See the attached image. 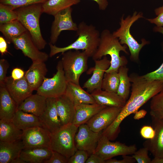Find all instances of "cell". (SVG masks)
Wrapping results in <instances>:
<instances>
[{
	"label": "cell",
	"mask_w": 163,
	"mask_h": 163,
	"mask_svg": "<svg viewBox=\"0 0 163 163\" xmlns=\"http://www.w3.org/2000/svg\"><path fill=\"white\" fill-rule=\"evenodd\" d=\"M39 117L44 128L51 133L56 131L62 126L56 109V98H47L46 109Z\"/></svg>",
	"instance_id": "obj_18"
},
{
	"label": "cell",
	"mask_w": 163,
	"mask_h": 163,
	"mask_svg": "<svg viewBox=\"0 0 163 163\" xmlns=\"http://www.w3.org/2000/svg\"><path fill=\"white\" fill-rule=\"evenodd\" d=\"M153 30L155 32L159 33L163 35V27L155 26L153 28Z\"/></svg>",
	"instance_id": "obj_51"
},
{
	"label": "cell",
	"mask_w": 163,
	"mask_h": 163,
	"mask_svg": "<svg viewBox=\"0 0 163 163\" xmlns=\"http://www.w3.org/2000/svg\"><path fill=\"white\" fill-rule=\"evenodd\" d=\"M163 1V0H162Z\"/></svg>",
	"instance_id": "obj_52"
},
{
	"label": "cell",
	"mask_w": 163,
	"mask_h": 163,
	"mask_svg": "<svg viewBox=\"0 0 163 163\" xmlns=\"http://www.w3.org/2000/svg\"><path fill=\"white\" fill-rule=\"evenodd\" d=\"M11 121L17 127L23 131L36 126L44 127L39 117L21 110H17Z\"/></svg>",
	"instance_id": "obj_26"
},
{
	"label": "cell",
	"mask_w": 163,
	"mask_h": 163,
	"mask_svg": "<svg viewBox=\"0 0 163 163\" xmlns=\"http://www.w3.org/2000/svg\"><path fill=\"white\" fill-rule=\"evenodd\" d=\"M62 54L61 61L67 81L79 85L81 75L88 68V56L85 51L79 50H69Z\"/></svg>",
	"instance_id": "obj_6"
},
{
	"label": "cell",
	"mask_w": 163,
	"mask_h": 163,
	"mask_svg": "<svg viewBox=\"0 0 163 163\" xmlns=\"http://www.w3.org/2000/svg\"><path fill=\"white\" fill-rule=\"evenodd\" d=\"M12 43L16 49L21 50L24 55L30 58L33 62H45L49 56L47 54L40 51L37 47L27 30L13 39Z\"/></svg>",
	"instance_id": "obj_11"
},
{
	"label": "cell",
	"mask_w": 163,
	"mask_h": 163,
	"mask_svg": "<svg viewBox=\"0 0 163 163\" xmlns=\"http://www.w3.org/2000/svg\"><path fill=\"white\" fill-rule=\"evenodd\" d=\"M102 135L100 138L94 153L106 161L119 155H133L137 150L136 145L129 146L120 142H111Z\"/></svg>",
	"instance_id": "obj_9"
},
{
	"label": "cell",
	"mask_w": 163,
	"mask_h": 163,
	"mask_svg": "<svg viewBox=\"0 0 163 163\" xmlns=\"http://www.w3.org/2000/svg\"><path fill=\"white\" fill-rule=\"evenodd\" d=\"M74 103L92 104L96 103L91 94L84 90L80 86L74 83L68 82L65 94Z\"/></svg>",
	"instance_id": "obj_28"
},
{
	"label": "cell",
	"mask_w": 163,
	"mask_h": 163,
	"mask_svg": "<svg viewBox=\"0 0 163 163\" xmlns=\"http://www.w3.org/2000/svg\"><path fill=\"white\" fill-rule=\"evenodd\" d=\"M154 12L156 17L146 18V20L151 23L155 24L156 26L163 27V5L155 9Z\"/></svg>",
	"instance_id": "obj_40"
},
{
	"label": "cell",
	"mask_w": 163,
	"mask_h": 163,
	"mask_svg": "<svg viewBox=\"0 0 163 163\" xmlns=\"http://www.w3.org/2000/svg\"><path fill=\"white\" fill-rule=\"evenodd\" d=\"M123 159L117 160L112 158L105 161V163H133L136 161V160L132 157L127 155H123Z\"/></svg>",
	"instance_id": "obj_44"
},
{
	"label": "cell",
	"mask_w": 163,
	"mask_h": 163,
	"mask_svg": "<svg viewBox=\"0 0 163 163\" xmlns=\"http://www.w3.org/2000/svg\"><path fill=\"white\" fill-rule=\"evenodd\" d=\"M17 18V13L12 6L0 3V24L8 23Z\"/></svg>",
	"instance_id": "obj_35"
},
{
	"label": "cell",
	"mask_w": 163,
	"mask_h": 163,
	"mask_svg": "<svg viewBox=\"0 0 163 163\" xmlns=\"http://www.w3.org/2000/svg\"><path fill=\"white\" fill-rule=\"evenodd\" d=\"M4 85L18 107L26 98L32 94L33 91L24 76L18 80H14L11 76L7 77Z\"/></svg>",
	"instance_id": "obj_16"
},
{
	"label": "cell",
	"mask_w": 163,
	"mask_h": 163,
	"mask_svg": "<svg viewBox=\"0 0 163 163\" xmlns=\"http://www.w3.org/2000/svg\"><path fill=\"white\" fill-rule=\"evenodd\" d=\"M27 31L17 19L8 23L0 24V31L9 43H12L13 39L20 36Z\"/></svg>",
	"instance_id": "obj_31"
},
{
	"label": "cell",
	"mask_w": 163,
	"mask_h": 163,
	"mask_svg": "<svg viewBox=\"0 0 163 163\" xmlns=\"http://www.w3.org/2000/svg\"><path fill=\"white\" fill-rule=\"evenodd\" d=\"M76 36L78 37L73 43L64 47H59L49 43L50 57L56 54L71 50H82L85 51L89 57H92L99 45L100 34L96 27L92 24L88 25L84 21L78 25Z\"/></svg>",
	"instance_id": "obj_2"
},
{
	"label": "cell",
	"mask_w": 163,
	"mask_h": 163,
	"mask_svg": "<svg viewBox=\"0 0 163 163\" xmlns=\"http://www.w3.org/2000/svg\"><path fill=\"white\" fill-rule=\"evenodd\" d=\"M152 119L155 136L152 139H147L143 146L148 148L154 157L163 158V119Z\"/></svg>",
	"instance_id": "obj_19"
},
{
	"label": "cell",
	"mask_w": 163,
	"mask_h": 163,
	"mask_svg": "<svg viewBox=\"0 0 163 163\" xmlns=\"http://www.w3.org/2000/svg\"><path fill=\"white\" fill-rule=\"evenodd\" d=\"M78 127L73 123L68 124L51 133L50 149L60 153L68 159L78 150L75 137Z\"/></svg>",
	"instance_id": "obj_7"
},
{
	"label": "cell",
	"mask_w": 163,
	"mask_h": 163,
	"mask_svg": "<svg viewBox=\"0 0 163 163\" xmlns=\"http://www.w3.org/2000/svg\"><path fill=\"white\" fill-rule=\"evenodd\" d=\"M124 17L123 15L120 19V27L112 34L118 38L121 44H125L128 46L130 53V59L138 62L141 50L144 46L149 44V42L142 38L141 43H138L131 34L130 28L135 22L143 18V13L135 11L132 15H128L125 18Z\"/></svg>",
	"instance_id": "obj_5"
},
{
	"label": "cell",
	"mask_w": 163,
	"mask_h": 163,
	"mask_svg": "<svg viewBox=\"0 0 163 163\" xmlns=\"http://www.w3.org/2000/svg\"><path fill=\"white\" fill-rule=\"evenodd\" d=\"M151 99L150 114L152 118L163 119V89Z\"/></svg>",
	"instance_id": "obj_33"
},
{
	"label": "cell",
	"mask_w": 163,
	"mask_h": 163,
	"mask_svg": "<svg viewBox=\"0 0 163 163\" xmlns=\"http://www.w3.org/2000/svg\"><path fill=\"white\" fill-rule=\"evenodd\" d=\"M41 3L21 7L15 9L18 20L29 32L34 43L40 50L47 44L41 33L40 19L43 13Z\"/></svg>",
	"instance_id": "obj_4"
},
{
	"label": "cell",
	"mask_w": 163,
	"mask_h": 163,
	"mask_svg": "<svg viewBox=\"0 0 163 163\" xmlns=\"http://www.w3.org/2000/svg\"><path fill=\"white\" fill-rule=\"evenodd\" d=\"M57 71L51 78L45 77L37 93L47 98H56L65 93L68 82L65 77L61 61L56 66Z\"/></svg>",
	"instance_id": "obj_8"
},
{
	"label": "cell",
	"mask_w": 163,
	"mask_h": 163,
	"mask_svg": "<svg viewBox=\"0 0 163 163\" xmlns=\"http://www.w3.org/2000/svg\"><path fill=\"white\" fill-rule=\"evenodd\" d=\"M127 48V46L122 45L118 38L115 37L109 30L105 29L100 34L99 45L92 57L94 61L101 59L107 55H110V65L105 72H118L120 67L126 66L127 63L126 57L120 56V55L121 51L128 54Z\"/></svg>",
	"instance_id": "obj_3"
},
{
	"label": "cell",
	"mask_w": 163,
	"mask_h": 163,
	"mask_svg": "<svg viewBox=\"0 0 163 163\" xmlns=\"http://www.w3.org/2000/svg\"><path fill=\"white\" fill-rule=\"evenodd\" d=\"M119 82L120 76L118 72H105L102 82L101 89L117 93Z\"/></svg>",
	"instance_id": "obj_34"
},
{
	"label": "cell",
	"mask_w": 163,
	"mask_h": 163,
	"mask_svg": "<svg viewBox=\"0 0 163 163\" xmlns=\"http://www.w3.org/2000/svg\"><path fill=\"white\" fill-rule=\"evenodd\" d=\"M151 163H163V158L154 157Z\"/></svg>",
	"instance_id": "obj_50"
},
{
	"label": "cell",
	"mask_w": 163,
	"mask_h": 163,
	"mask_svg": "<svg viewBox=\"0 0 163 163\" xmlns=\"http://www.w3.org/2000/svg\"><path fill=\"white\" fill-rule=\"evenodd\" d=\"M162 47L163 52V42L162 43ZM142 76L146 79L150 80L163 81V62L156 70L143 75Z\"/></svg>",
	"instance_id": "obj_39"
},
{
	"label": "cell",
	"mask_w": 163,
	"mask_h": 163,
	"mask_svg": "<svg viewBox=\"0 0 163 163\" xmlns=\"http://www.w3.org/2000/svg\"><path fill=\"white\" fill-rule=\"evenodd\" d=\"M122 108L106 107L95 115L86 123L95 132L102 131L114 120Z\"/></svg>",
	"instance_id": "obj_14"
},
{
	"label": "cell",
	"mask_w": 163,
	"mask_h": 163,
	"mask_svg": "<svg viewBox=\"0 0 163 163\" xmlns=\"http://www.w3.org/2000/svg\"><path fill=\"white\" fill-rule=\"evenodd\" d=\"M95 66L90 68L87 74L92 73L91 76L83 84V88L91 93L94 90L101 89V85L105 72L110 66V60L106 56L102 59L94 60Z\"/></svg>",
	"instance_id": "obj_15"
},
{
	"label": "cell",
	"mask_w": 163,
	"mask_h": 163,
	"mask_svg": "<svg viewBox=\"0 0 163 163\" xmlns=\"http://www.w3.org/2000/svg\"><path fill=\"white\" fill-rule=\"evenodd\" d=\"M75 114L72 123L79 127L86 123L95 115L107 106L97 103L88 104L75 103Z\"/></svg>",
	"instance_id": "obj_23"
},
{
	"label": "cell",
	"mask_w": 163,
	"mask_h": 163,
	"mask_svg": "<svg viewBox=\"0 0 163 163\" xmlns=\"http://www.w3.org/2000/svg\"><path fill=\"white\" fill-rule=\"evenodd\" d=\"M23 131L17 127L12 121L0 120V141L12 142L21 139Z\"/></svg>",
	"instance_id": "obj_29"
},
{
	"label": "cell",
	"mask_w": 163,
	"mask_h": 163,
	"mask_svg": "<svg viewBox=\"0 0 163 163\" xmlns=\"http://www.w3.org/2000/svg\"><path fill=\"white\" fill-rule=\"evenodd\" d=\"M80 2V0H47L42 4L43 12L54 16Z\"/></svg>",
	"instance_id": "obj_30"
},
{
	"label": "cell",
	"mask_w": 163,
	"mask_h": 163,
	"mask_svg": "<svg viewBox=\"0 0 163 163\" xmlns=\"http://www.w3.org/2000/svg\"><path fill=\"white\" fill-rule=\"evenodd\" d=\"M87 151L78 149L68 159V163H85L89 156Z\"/></svg>",
	"instance_id": "obj_38"
},
{
	"label": "cell",
	"mask_w": 163,
	"mask_h": 163,
	"mask_svg": "<svg viewBox=\"0 0 163 163\" xmlns=\"http://www.w3.org/2000/svg\"><path fill=\"white\" fill-rule=\"evenodd\" d=\"M129 77L132 83L130 97L109 127L114 133L120 131V125L125 118L138 110L141 107L163 89V81L149 80L142 75L139 76L135 73L130 74Z\"/></svg>",
	"instance_id": "obj_1"
},
{
	"label": "cell",
	"mask_w": 163,
	"mask_h": 163,
	"mask_svg": "<svg viewBox=\"0 0 163 163\" xmlns=\"http://www.w3.org/2000/svg\"><path fill=\"white\" fill-rule=\"evenodd\" d=\"M18 107L4 84L0 85V120L11 121Z\"/></svg>",
	"instance_id": "obj_20"
},
{
	"label": "cell",
	"mask_w": 163,
	"mask_h": 163,
	"mask_svg": "<svg viewBox=\"0 0 163 163\" xmlns=\"http://www.w3.org/2000/svg\"><path fill=\"white\" fill-rule=\"evenodd\" d=\"M25 74L23 69L20 68H16L12 70L11 77L14 80H18L23 78Z\"/></svg>",
	"instance_id": "obj_45"
},
{
	"label": "cell",
	"mask_w": 163,
	"mask_h": 163,
	"mask_svg": "<svg viewBox=\"0 0 163 163\" xmlns=\"http://www.w3.org/2000/svg\"><path fill=\"white\" fill-rule=\"evenodd\" d=\"M48 70L45 62H33L24 76L30 86L34 91H37L43 83Z\"/></svg>",
	"instance_id": "obj_22"
},
{
	"label": "cell",
	"mask_w": 163,
	"mask_h": 163,
	"mask_svg": "<svg viewBox=\"0 0 163 163\" xmlns=\"http://www.w3.org/2000/svg\"><path fill=\"white\" fill-rule=\"evenodd\" d=\"M9 66V64L8 61L2 59L0 60V85L4 84L7 77L6 74L7 70Z\"/></svg>",
	"instance_id": "obj_43"
},
{
	"label": "cell",
	"mask_w": 163,
	"mask_h": 163,
	"mask_svg": "<svg viewBox=\"0 0 163 163\" xmlns=\"http://www.w3.org/2000/svg\"><path fill=\"white\" fill-rule=\"evenodd\" d=\"M51 133L45 128L36 126L23 131L21 139L24 149L50 148Z\"/></svg>",
	"instance_id": "obj_10"
},
{
	"label": "cell",
	"mask_w": 163,
	"mask_h": 163,
	"mask_svg": "<svg viewBox=\"0 0 163 163\" xmlns=\"http://www.w3.org/2000/svg\"><path fill=\"white\" fill-rule=\"evenodd\" d=\"M7 43L5 39L1 36L0 37V52L2 55L7 52Z\"/></svg>",
	"instance_id": "obj_47"
},
{
	"label": "cell",
	"mask_w": 163,
	"mask_h": 163,
	"mask_svg": "<svg viewBox=\"0 0 163 163\" xmlns=\"http://www.w3.org/2000/svg\"><path fill=\"white\" fill-rule=\"evenodd\" d=\"M46 97L37 93L32 94L19 106L18 110L32 113L39 117L46 109Z\"/></svg>",
	"instance_id": "obj_24"
},
{
	"label": "cell",
	"mask_w": 163,
	"mask_h": 163,
	"mask_svg": "<svg viewBox=\"0 0 163 163\" xmlns=\"http://www.w3.org/2000/svg\"><path fill=\"white\" fill-rule=\"evenodd\" d=\"M147 113V111L144 109L138 110L134 113L135 114L133 118L135 120H139L145 117Z\"/></svg>",
	"instance_id": "obj_49"
},
{
	"label": "cell",
	"mask_w": 163,
	"mask_h": 163,
	"mask_svg": "<svg viewBox=\"0 0 163 163\" xmlns=\"http://www.w3.org/2000/svg\"><path fill=\"white\" fill-rule=\"evenodd\" d=\"M72 9L69 8L57 13L54 16L51 27L50 42L54 44L57 41L61 32L63 30L76 31L78 25L72 17Z\"/></svg>",
	"instance_id": "obj_12"
},
{
	"label": "cell",
	"mask_w": 163,
	"mask_h": 163,
	"mask_svg": "<svg viewBox=\"0 0 163 163\" xmlns=\"http://www.w3.org/2000/svg\"><path fill=\"white\" fill-rule=\"evenodd\" d=\"M102 132L93 131L86 123L80 125L75 137L77 149L87 151L90 155L94 154Z\"/></svg>",
	"instance_id": "obj_13"
},
{
	"label": "cell",
	"mask_w": 163,
	"mask_h": 163,
	"mask_svg": "<svg viewBox=\"0 0 163 163\" xmlns=\"http://www.w3.org/2000/svg\"><path fill=\"white\" fill-rule=\"evenodd\" d=\"M149 151L148 148L144 146L136 150L132 157L138 163H151L152 160L148 155Z\"/></svg>",
	"instance_id": "obj_37"
},
{
	"label": "cell",
	"mask_w": 163,
	"mask_h": 163,
	"mask_svg": "<svg viewBox=\"0 0 163 163\" xmlns=\"http://www.w3.org/2000/svg\"><path fill=\"white\" fill-rule=\"evenodd\" d=\"M95 2L97 4L99 8L101 10H105L108 5L107 0H92Z\"/></svg>",
	"instance_id": "obj_48"
},
{
	"label": "cell",
	"mask_w": 163,
	"mask_h": 163,
	"mask_svg": "<svg viewBox=\"0 0 163 163\" xmlns=\"http://www.w3.org/2000/svg\"><path fill=\"white\" fill-rule=\"evenodd\" d=\"M128 69L125 66L120 67L118 72L120 82L117 93L126 101L129 97L130 88L131 86L130 78L128 74Z\"/></svg>",
	"instance_id": "obj_32"
},
{
	"label": "cell",
	"mask_w": 163,
	"mask_h": 163,
	"mask_svg": "<svg viewBox=\"0 0 163 163\" xmlns=\"http://www.w3.org/2000/svg\"><path fill=\"white\" fill-rule=\"evenodd\" d=\"M52 154V150L48 148L24 149L20 155V158L26 163H44Z\"/></svg>",
	"instance_id": "obj_27"
},
{
	"label": "cell",
	"mask_w": 163,
	"mask_h": 163,
	"mask_svg": "<svg viewBox=\"0 0 163 163\" xmlns=\"http://www.w3.org/2000/svg\"><path fill=\"white\" fill-rule=\"evenodd\" d=\"M24 149L21 139L12 142L0 141V163H25L20 158Z\"/></svg>",
	"instance_id": "obj_17"
},
{
	"label": "cell",
	"mask_w": 163,
	"mask_h": 163,
	"mask_svg": "<svg viewBox=\"0 0 163 163\" xmlns=\"http://www.w3.org/2000/svg\"><path fill=\"white\" fill-rule=\"evenodd\" d=\"M91 94L96 103L103 106L122 108L126 102L117 93L108 91L102 89L94 90Z\"/></svg>",
	"instance_id": "obj_25"
},
{
	"label": "cell",
	"mask_w": 163,
	"mask_h": 163,
	"mask_svg": "<svg viewBox=\"0 0 163 163\" xmlns=\"http://www.w3.org/2000/svg\"><path fill=\"white\" fill-rule=\"evenodd\" d=\"M47 0H0V3L10 5L15 10L17 8L29 5L43 4Z\"/></svg>",
	"instance_id": "obj_36"
},
{
	"label": "cell",
	"mask_w": 163,
	"mask_h": 163,
	"mask_svg": "<svg viewBox=\"0 0 163 163\" xmlns=\"http://www.w3.org/2000/svg\"><path fill=\"white\" fill-rule=\"evenodd\" d=\"M86 163H105V161L99 156L94 153L91 155L87 160Z\"/></svg>",
	"instance_id": "obj_46"
},
{
	"label": "cell",
	"mask_w": 163,
	"mask_h": 163,
	"mask_svg": "<svg viewBox=\"0 0 163 163\" xmlns=\"http://www.w3.org/2000/svg\"><path fill=\"white\" fill-rule=\"evenodd\" d=\"M140 133L142 138L146 139H151L155 136V131L152 126L145 125L141 128Z\"/></svg>",
	"instance_id": "obj_42"
},
{
	"label": "cell",
	"mask_w": 163,
	"mask_h": 163,
	"mask_svg": "<svg viewBox=\"0 0 163 163\" xmlns=\"http://www.w3.org/2000/svg\"><path fill=\"white\" fill-rule=\"evenodd\" d=\"M68 159L64 155L54 150H52L50 158L44 163H68Z\"/></svg>",
	"instance_id": "obj_41"
},
{
	"label": "cell",
	"mask_w": 163,
	"mask_h": 163,
	"mask_svg": "<svg viewBox=\"0 0 163 163\" xmlns=\"http://www.w3.org/2000/svg\"><path fill=\"white\" fill-rule=\"evenodd\" d=\"M57 113L62 126L72 123L75 114V104L65 94L56 98Z\"/></svg>",
	"instance_id": "obj_21"
}]
</instances>
